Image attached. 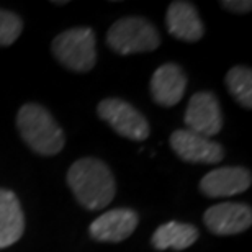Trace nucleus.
<instances>
[{"mask_svg":"<svg viewBox=\"0 0 252 252\" xmlns=\"http://www.w3.org/2000/svg\"><path fill=\"white\" fill-rule=\"evenodd\" d=\"M67 185L74 198L89 211H100L117 195V180L107 162L97 158L77 159L67 170Z\"/></svg>","mask_w":252,"mask_h":252,"instance_id":"nucleus-1","label":"nucleus"},{"mask_svg":"<svg viewBox=\"0 0 252 252\" xmlns=\"http://www.w3.org/2000/svg\"><path fill=\"white\" fill-rule=\"evenodd\" d=\"M17 129L23 143L39 156L59 154L65 146L61 125L46 107L34 102L25 103L17 113Z\"/></svg>","mask_w":252,"mask_h":252,"instance_id":"nucleus-2","label":"nucleus"},{"mask_svg":"<svg viewBox=\"0 0 252 252\" xmlns=\"http://www.w3.org/2000/svg\"><path fill=\"white\" fill-rule=\"evenodd\" d=\"M56 61L70 72H89L97 64V36L89 27H75L59 33L51 43Z\"/></svg>","mask_w":252,"mask_h":252,"instance_id":"nucleus-3","label":"nucleus"},{"mask_svg":"<svg viewBox=\"0 0 252 252\" xmlns=\"http://www.w3.org/2000/svg\"><path fill=\"white\" fill-rule=\"evenodd\" d=\"M160 41L159 30L144 17H123L107 32V44L113 53L122 56L156 51Z\"/></svg>","mask_w":252,"mask_h":252,"instance_id":"nucleus-4","label":"nucleus"},{"mask_svg":"<svg viewBox=\"0 0 252 252\" xmlns=\"http://www.w3.org/2000/svg\"><path fill=\"white\" fill-rule=\"evenodd\" d=\"M97 115L115 133L129 141L141 143L151 134L148 118L129 102L120 97L103 98L102 102H98Z\"/></svg>","mask_w":252,"mask_h":252,"instance_id":"nucleus-5","label":"nucleus"},{"mask_svg":"<svg viewBox=\"0 0 252 252\" xmlns=\"http://www.w3.org/2000/svg\"><path fill=\"white\" fill-rule=\"evenodd\" d=\"M187 128L195 134L203 138H213L223 129V112L218 97L210 90H200L189 100L187 110L184 115Z\"/></svg>","mask_w":252,"mask_h":252,"instance_id":"nucleus-6","label":"nucleus"},{"mask_svg":"<svg viewBox=\"0 0 252 252\" xmlns=\"http://www.w3.org/2000/svg\"><path fill=\"white\" fill-rule=\"evenodd\" d=\"M169 143L175 156L189 164H218L224 159V148L220 143L189 129H175Z\"/></svg>","mask_w":252,"mask_h":252,"instance_id":"nucleus-7","label":"nucleus"},{"mask_svg":"<svg viewBox=\"0 0 252 252\" xmlns=\"http://www.w3.org/2000/svg\"><path fill=\"white\" fill-rule=\"evenodd\" d=\"M203 223L216 236L241 234L251 228L252 208L243 201H223L205 211Z\"/></svg>","mask_w":252,"mask_h":252,"instance_id":"nucleus-8","label":"nucleus"},{"mask_svg":"<svg viewBox=\"0 0 252 252\" xmlns=\"http://www.w3.org/2000/svg\"><path fill=\"white\" fill-rule=\"evenodd\" d=\"M139 224V215L131 208H113L95 218L89 226L90 238L97 243L117 244L128 239Z\"/></svg>","mask_w":252,"mask_h":252,"instance_id":"nucleus-9","label":"nucleus"},{"mask_svg":"<svg viewBox=\"0 0 252 252\" xmlns=\"http://www.w3.org/2000/svg\"><path fill=\"white\" fill-rule=\"evenodd\" d=\"M252 184V174L243 165L216 167L200 180V191L208 198H228L244 193Z\"/></svg>","mask_w":252,"mask_h":252,"instance_id":"nucleus-10","label":"nucleus"},{"mask_svg":"<svg viewBox=\"0 0 252 252\" xmlns=\"http://www.w3.org/2000/svg\"><path fill=\"white\" fill-rule=\"evenodd\" d=\"M189 77L177 63H164L154 70L149 89L153 100L164 108L175 107L184 98Z\"/></svg>","mask_w":252,"mask_h":252,"instance_id":"nucleus-11","label":"nucleus"},{"mask_svg":"<svg viewBox=\"0 0 252 252\" xmlns=\"http://www.w3.org/2000/svg\"><path fill=\"white\" fill-rule=\"evenodd\" d=\"M165 28L170 36L185 43H196L205 34V25L198 10L185 0H175L167 7Z\"/></svg>","mask_w":252,"mask_h":252,"instance_id":"nucleus-12","label":"nucleus"},{"mask_svg":"<svg viewBox=\"0 0 252 252\" xmlns=\"http://www.w3.org/2000/svg\"><path fill=\"white\" fill-rule=\"evenodd\" d=\"M25 215L15 191L0 189V249H7L22 239Z\"/></svg>","mask_w":252,"mask_h":252,"instance_id":"nucleus-13","label":"nucleus"},{"mask_svg":"<svg viewBox=\"0 0 252 252\" xmlns=\"http://www.w3.org/2000/svg\"><path fill=\"white\" fill-rule=\"evenodd\" d=\"M200 238V231L195 224L167 221L154 231L151 244L158 251H184L193 246Z\"/></svg>","mask_w":252,"mask_h":252,"instance_id":"nucleus-14","label":"nucleus"},{"mask_svg":"<svg viewBox=\"0 0 252 252\" xmlns=\"http://www.w3.org/2000/svg\"><path fill=\"white\" fill-rule=\"evenodd\" d=\"M226 89L243 108H252V70L248 65H234L226 72Z\"/></svg>","mask_w":252,"mask_h":252,"instance_id":"nucleus-15","label":"nucleus"},{"mask_svg":"<svg viewBox=\"0 0 252 252\" xmlns=\"http://www.w3.org/2000/svg\"><path fill=\"white\" fill-rule=\"evenodd\" d=\"M23 32V20L18 13L0 8V46H12Z\"/></svg>","mask_w":252,"mask_h":252,"instance_id":"nucleus-16","label":"nucleus"},{"mask_svg":"<svg viewBox=\"0 0 252 252\" xmlns=\"http://www.w3.org/2000/svg\"><path fill=\"white\" fill-rule=\"evenodd\" d=\"M220 5L233 13H249L252 10L251 0H221Z\"/></svg>","mask_w":252,"mask_h":252,"instance_id":"nucleus-17","label":"nucleus"},{"mask_svg":"<svg viewBox=\"0 0 252 252\" xmlns=\"http://www.w3.org/2000/svg\"><path fill=\"white\" fill-rule=\"evenodd\" d=\"M54 5H65L67 3V0H59V2H53Z\"/></svg>","mask_w":252,"mask_h":252,"instance_id":"nucleus-18","label":"nucleus"}]
</instances>
